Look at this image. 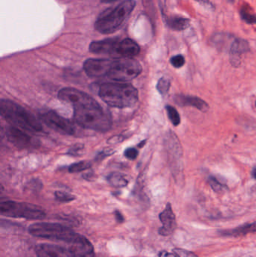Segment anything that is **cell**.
I'll return each instance as SVG.
<instances>
[{
  "mask_svg": "<svg viewBox=\"0 0 256 257\" xmlns=\"http://www.w3.org/2000/svg\"><path fill=\"white\" fill-rule=\"evenodd\" d=\"M256 222L252 223H246L242 226L236 227L235 229H226V230L219 231L220 235L225 237H240L248 235L250 233H256Z\"/></svg>",
  "mask_w": 256,
  "mask_h": 257,
  "instance_id": "obj_19",
  "label": "cell"
},
{
  "mask_svg": "<svg viewBox=\"0 0 256 257\" xmlns=\"http://www.w3.org/2000/svg\"><path fill=\"white\" fill-rule=\"evenodd\" d=\"M168 114V118L175 126H178L181 123V117L177 109L172 106H167L165 107Z\"/></svg>",
  "mask_w": 256,
  "mask_h": 257,
  "instance_id": "obj_24",
  "label": "cell"
},
{
  "mask_svg": "<svg viewBox=\"0 0 256 257\" xmlns=\"http://www.w3.org/2000/svg\"><path fill=\"white\" fill-rule=\"evenodd\" d=\"M140 52L139 44L130 38H125L118 42L115 51L114 57L123 58H132Z\"/></svg>",
  "mask_w": 256,
  "mask_h": 257,
  "instance_id": "obj_16",
  "label": "cell"
},
{
  "mask_svg": "<svg viewBox=\"0 0 256 257\" xmlns=\"http://www.w3.org/2000/svg\"><path fill=\"white\" fill-rule=\"evenodd\" d=\"M142 71V66L137 60L133 58L123 57L113 60L108 76L113 81L126 82L137 77Z\"/></svg>",
  "mask_w": 256,
  "mask_h": 257,
  "instance_id": "obj_7",
  "label": "cell"
},
{
  "mask_svg": "<svg viewBox=\"0 0 256 257\" xmlns=\"http://www.w3.org/2000/svg\"><path fill=\"white\" fill-rule=\"evenodd\" d=\"M124 155L129 159H135L137 158L138 155H139V151H138L136 148L129 147V148H127L125 150Z\"/></svg>",
  "mask_w": 256,
  "mask_h": 257,
  "instance_id": "obj_32",
  "label": "cell"
},
{
  "mask_svg": "<svg viewBox=\"0 0 256 257\" xmlns=\"http://www.w3.org/2000/svg\"><path fill=\"white\" fill-rule=\"evenodd\" d=\"M174 100L177 105L181 107L190 106V107L195 108L202 112H207L209 110V106L208 103L197 96L178 94L175 95Z\"/></svg>",
  "mask_w": 256,
  "mask_h": 257,
  "instance_id": "obj_17",
  "label": "cell"
},
{
  "mask_svg": "<svg viewBox=\"0 0 256 257\" xmlns=\"http://www.w3.org/2000/svg\"><path fill=\"white\" fill-rule=\"evenodd\" d=\"M113 61L107 59H88L83 64V69L89 77H103L109 74Z\"/></svg>",
  "mask_w": 256,
  "mask_h": 257,
  "instance_id": "obj_10",
  "label": "cell"
},
{
  "mask_svg": "<svg viewBox=\"0 0 256 257\" xmlns=\"http://www.w3.org/2000/svg\"><path fill=\"white\" fill-rule=\"evenodd\" d=\"M250 51V44L247 40L235 38L230 47V63L234 67H240L241 55Z\"/></svg>",
  "mask_w": 256,
  "mask_h": 257,
  "instance_id": "obj_14",
  "label": "cell"
},
{
  "mask_svg": "<svg viewBox=\"0 0 256 257\" xmlns=\"http://www.w3.org/2000/svg\"><path fill=\"white\" fill-rule=\"evenodd\" d=\"M119 41L117 38H107L102 41H93L90 44V51L93 54H111L114 56Z\"/></svg>",
  "mask_w": 256,
  "mask_h": 257,
  "instance_id": "obj_18",
  "label": "cell"
},
{
  "mask_svg": "<svg viewBox=\"0 0 256 257\" xmlns=\"http://www.w3.org/2000/svg\"><path fill=\"white\" fill-rule=\"evenodd\" d=\"M113 150H110V149H108V150H104L101 151L99 154L96 156V159H103L106 156H110V155L113 154Z\"/></svg>",
  "mask_w": 256,
  "mask_h": 257,
  "instance_id": "obj_33",
  "label": "cell"
},
{
  "mask_svg": "<svg viewBox=\"0 0 256 257\" xmlns=\"http://www.w3.org/2000/svg\"><path fill=\"white\" fill-rule=\"evenodd\" d=\"M101 2H104V3H109V2H113V1H116V0H100Z\"/></svg>",
  "mask_w": 256,
  "mask_h": 257,
  "instance_id": "obj_38",
  "label": "cell"
},
{
  "mask_svg": "<svg viewBox=\"0 0 256 257\" xmlns=\"http://www.w3.org/2000/svg\"><path fill=\"white\" fill-rule=\"evenodd\" d=\"M35 251L38 257H73L69 250L50 244H40Z\"/></svg>",
  "mask_w": 256,
  "mask_h": 257,
  "instance_id": "obj_15",
  "label": "cell"
},
{
  "mask_svg": "<svg viewBox=\"0 0 256 257\" xmlns=\"http://www.w3.org/2000/svg\"><path fill=\"white\" fill-rule=\"evenodd\" d=\"M234 1H235V0H228V2H229V3H234Z\"/></svg>",
  "mask_w": 256,
  "mask_h": 257,
  "instance_id": "obj_41",
  "label": "cell"
},
{
  "mask_svg": "<svg viewBox=\"0 0 256 257\" xmlns=\"http://www.w3.org/2000/svg\"><path fill=\"white\" fill-rule=\"evenodd\" d=\"M91 167V163L90 162L81 161L74 163L69 167V172L70 173H76V172H82L87 170Z\"/></svg>",
  "mask_w": 256,
  "mask_h": 257,
  "instance_id": "obj_26",
  "label": "cell"
},
{
  "mask_svg": "<svg viewBox=\"0 0 256 257\" xmlns=\"http://www.w3.org/2000/svg\"><path fill=\"white\" fill-rule=\"evenodd\" d=\"M107 180L111 186L116 188L124 187L129 183L126 175L119 172H112L108 176Z\"/></svg>",
  "mask_w": 256,
  "mask_h": 257,
  "instance_id": "obj_22",
  "label": "cell"
},
{
  "mask_svg": "<svg viewBox=\"0 0 256 257\" xmlns=\"http://www.w3.org/2000/svg\"><path fill=\"white\" fill-rule=\"evenodd\" d=\"M68 250L73 257H94V248L86 237L78 234Z\"/></svg>",
  "mask_w": 256,
  "mask_h": 257,
  "instance_id": "obj_11",
  "label": "cell"
},
{
  "mask_svg": "<svg viewBox=\"0 0 256 257\" xmlns=\"http://www.w3.org/2000/svg\"><path fill=\"white\" fill-rule=\"evenodd\" d=\"M40 119L55 131L64 135L73 136L75 133V127L70 120L62 117L54 110H47L40 114Z\"/></svg>",
  "mask_w": 256,
  "mask_h": 257,
  "instance_id": "obj_9",
  "label": "cell"
},
{
  "mask_svg": "<svg viewBox=\"0 0 256 257\" xmlns=\"http://www.w3.org/2000/svg\"><path fill=\"white\" fill-rule=\"evenodd\" d=\"M208 184L212 188L213 190L216 192H221L228 189V186L226 185L221 184L218 179L214 176H210L208 178Z\"/></svg>",
  "mask_w": 256,
  "mask_h": 257,
  "instance_id": "obj_25",
  "label": "cell"
},
{
  "mask_svg": "<svg viewBox=\"0 0 256 257\" xmlns=\"http://www.w3.org/2000/svg\"><path fill=\"white\" fill-rule=\"evenodd\" d=\"M145 144H146V140L143 141V142H141L139 145V147H143V146H145Z\"/></svg>",
  "mask_w": 256,
  "mask_h": 257,
  "instance_id": "obj_40",
  "label": "cell"
},
{
  "mask_svg": "<svg viewBox=\"0 0 256 257\" xmlns=\"http://www.w3.org/2000/svg\"><path fill=\"white\" fill-rule=\"evenodd\" d=\"M170 63L175 68L180 69L183 67L185 64V58L181 54H178V55L172 57L170 60Z\"/></svg>",
  "mask_w": 256,
  "mask_h": 257,
  "instance_id": "obj_30",
  "label": "cell"
},
{
  "mask_svg": "<svg viewBox=\"0 0 256 257\" xmlns=\"http://www.w3.org/2000/svg\"><path fill=\"white\" fill-rule=\"evenodd\" d=\"M135 5L136 2L135 0H125L116 8L102 14L96 21L95 28L100 34H113L129 18Z\"/></svg>",
  "mask_w": 256,
  "mask_h": 257,
  "instance_id": "obj_4",
  "label": "cell"
},
{
  "mask_svg": "<svg viewBox=\"0 0 256 257\" xmlns=\"http://www.w3.org/2000/svg\"><path fill=\"white\" fill-rule=\"evenodd\" d=\"M159 257H178L176 254H171L167 251H161L159 254Z\"/></svg>",
  "mask_w": 256,
  "mask_h": 257,
  "instance_id": "obj_34",
  "label": "cell"
},
{
  "mask_svg": "<svg viewBox=\"0 0 256 257\" xmlns=\"http://www.w3.org/2000/svg\"><path fill=\"white\" fill-rule=\"evenodd\" d=\"M252 175H253V178L256 180V167L253 169V172H252Z\"/></svg>",
  "mask_w": 256,
  "mask_h": 257,
  "instance_id": "obj_39",
  "label": "cell"
},
{
  "mask_svg": "<svg viewBox=\"0 0 256 257\" xmlns=\"http://www.w3.org/2000/svg\"><path fill=\"white\" fill-rule=\"evenodd\" d=\"M58 97L73 105L74 120L81 127L98 132H107L111 127L110 116L90 95L77 89L63 88Z\"/></svg>",
  "mask_w": 256,
  "mask_h": 257,
  "instance_id": "obj_1",
  "label": "cell"
},
{
  "mask_svg": "<svg viewBox=\"0 0 256 257\" xmlns=\"http://www.w3.org/2000/svg\"><path fill=\"white\" fill-rule=\"evenodd\" d=\"M235 38L229 34L225 33H218L214 34L211 38V42L219 51L225 50L228 46L231 47V44Z\"/></svg>",
  "mask_w": 256,
  "mask_h": 257,
  "instance_id": "obj_20",
  "label": "cell"
},
{
  "mask_svg": "<svg viewBox=\"0 0 256 257\" xmlns=\"http://www.w3.org/2000/svg\"><path fill=\"white\" fill-rule=\"evenodd\" d=\"M5 135L8 140L12 144L13 146L18 148H29L34 145L33 137L18 128L14 126L7 127L5 130Z\"/></svg>",
  "mask_w": 256,
  "mask_h": 257,
  "instance_id": "obj_12",
  "label": "cell"
},
{
  "mask_svg": "<svg viewBox=\"0 0 256 257\" xmlns=\"http://www.w3.org/2000/svg\"><path fill=\"white\" fill-rule=\"evenodd\" d=\"M159 220L162 226L159 229V233L163 236L172 235L176 229L177 222L171 203L167 204L165 210L159 215Z\"/></svg>",
  "mask_w": 256,
  "mask_h": 257,
  "instance_id": "obj_13",
  "label": "cell"
},
{
  "mask_svg": "<svg viewBox=\"0 0 256 257\" xmlns=\"http://www.w3.org/2000/svg\"><path fill=\"white\" fill-rule=\"evenodd\" d=\"M99 95L106 104L118 109L132 107L139 101L137 89L125 83H105L101 85Z\"/></svg>",
  "mask_w": 256,
  "mask_h": 257,
  "instance_id": "obj_2",
  "label": "cell"
},
{
  "mask_svg": "<svg viewBox=\"0 0 256 257\" xmlns=\"http://www.w3.org/2000/svg\"><path fill=\"white\" fill-rule=\"evenodd\" d=\"M196 2H199V3L202 4H208L209 3V0H195Z\"/></svg>",
  "mask_w": 256,
  "mask_h": 257,
  "instance_id": "obj_37",
  "label": "cell"
},
{
  "mask_svg": "<svg viewBox=\"0 0 256 257\" xmlns=\"http://www.w3.org/2000/svg\"><path fill=\"white\" fill-rule=\"evenodd\" d=\"M173 252L178 257H198L194 253L186 251L185 249H181V248H175L173 250Z\"/></svg>",
  "mask_w": 256,
  "mask_h": 257,
  "instance_id": "obj_31",
  "label": "cell"
},
{
  "mask_svg": "<svg viewBox=\"0 0 256 257\" xmlns=\"http://www.w3.org/2000/svg\"><path fill=\"white\" fill-rule=\"evenodd\" d=\"M30 235L37 238H46L52 241L64 242L70 245L78 234L60 223L37 222L30 225L28 229Z\"/></svg>",
  "mask_w": 256,
  "mask_h": 257,
  "instance_id": "obj_5",
  "label": "cell"
},
{
  "mask_svg": "<svg viewBox=\"0 0 256 257\" xmlns=\"http://www.w3.org/2000/svg\"><path fill=\"white\" fill-rule=\"evenodd\" d=\"M165 23L170 29L176 31H182L190 26V20L180 16H172L167 18Z\"/></svg>",
  "mask_w": 256,
  "mask_h": 257,
  "instance_id": "obj_21",
  "label": "cell"
},
{
  "mask_svg": "<svg viewBox=\"0 0 256 257\" xmlns=\"http://www.w3.org/2000/svg\"><path fill=\"white\" fill-rule=\"evenodd\" d=\"M84 150V146L81 144H76L67 152V154L70 156H80L83 154Z\"/></svg>",
  "mask_w": 256,
  "mask_h": 257,
  "instance_id": "obj_29",
  "label": "cell"
},
{
  "mask_svg": "<svg viewBox=\"0 0 256 257\" xmlns=\"http://www.w3.org/2000/svg\"><path fill=\"white\" fill-rule=\"evenodd\" d=\"M168 151L174 176L177 180H183V166L182 162V147L175 133L171 132L168 136Z\"/></svg>",
  "mask_w": 256,
  "mask_h": 257,
  "instance_id": "obj_8",
  "label": "cell"
},
{
  "mask_svg": "<svg viewBox=\"0 0 256 257\" xmlns=\"http://www.w3.org/2000/svg\"><path fill=\"white\" fill-rule=\"evenodd\" d=\"M114 215L117 222H123V221H124V218H123V215H122L119 211H116V212H114Z\"/></svg>",
  "mask_w": 256,
  "mask_h": 257,
  "instance_id": "obj_35",
  "label": "cell"
},
{
  "mask_svg": "<svg viewBox=\"0 0 256 257\" xmlns=\"http://www.w3.org/2000/svg\"><path fill=\"white\" fill-rule=\"evenodd\" d=\"M56 199L60 202H70L75 199L74 196L66 192H61V191H57L55 192Z\"/></svg>",
  "mask_w": 256,
  "mask_h": 257,
  "instance_id": "obj_28",
  "label": "cell"
},
{
  "mask_svg": "<svg viewBox=\"0 0 256 257\" xmlns=\"http://www.w3.org/2000/svg\"><path fill=\"white\" fill-rule=\"evenodd\" d=\"M0 114L6 121L31 133H42L43 127L35 116L24 107L8 100L0 101Z\"/></svg>",
  "mask_w": 256,
  "mask_h": 257,
  "instance_id": "obj_3",
  "label": "cell"
},
{
  "mask_svg": "<svg viewBox=\"0 0 256 257\" xmlns=\"http://www.w3.org/2000/svg\"><path fill=\"white\" fill-rule=\"evenodd\" d=\"M159 3L161 10H162V12H164L165 8H166V0H159Z\"/></svg>",
  "mask_w": 256,
  "mask_h": 257,
  "instance_id": "obj_36",
  "label": "cell"
},
{
  "mask_svg": "<svg viewBox=\"0 0 256 257\" xmlns=\"http://www.w3.org/2000/svg\"><path fill=\"white\" fill-rule=\"evenodd\" d=\"M241 16L247 24H256V14L249 5H243L241 9Z\"/></svg>",
  "mask_w": 256,
  "mask_h": 257,
  "instance_id": "obj_23",
  "label": "cell"
},
{
  "mask_svg": "<svg viewBox=\"0 0 256 257\" xmlns=\"http://www.w3.org/2000/svg\"><path fill=\"white\" fill-rule=\"evenodd\" d=\"M0 213L3 216L30 220H39L46 216L44 211L37 205L14 201L2 202L0 205Z\"/></svg>",
  "mask_w": 256,
  "mask_h": 257,
  "instance_id": "obj_6",
  "label": "cell"
},
{
  "mask_svg": "<svg viewBox=\"0 0 256 257\" xmlns=\"http://www.w3.org/2000/svg\"><path fill=\"white\" fill-rule=\"evenodd\" d=\"M255 104H256V105H255V106H256V103H255Z\"/></svg>",
  "mask_w": 256,
  "mask_h": 257,
  "instance_id": "obj_42",
  "label": "cell"
},
{
  "mask_svg": "<svg viewBox=\"0 0 256 257\" xmlns=\"http://www.w3.org/2000/svg\"><path fill=\"white\" fill-rule=\"evenodd\" d=\"M170 87H171V81L165 77H161L158 81L156 89L161 95L165 96L169 91Z\"/></svg>",
  "mask_w": 256,
  "mask_h": 257,
  "instance_id": "obj_27",
  "label": "cell"
}]
</instances>
